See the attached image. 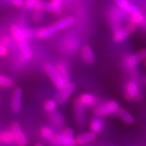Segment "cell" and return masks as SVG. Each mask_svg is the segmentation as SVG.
Wrapping results in <instances>:
<instances>
[{
    "instance_id": "37",
    "label": "cell",
    "mask_w": 146,
    "mask_h": 146,
    "mask_svg": "<svg viewBox=\"0 0 146 146\" xmlns=\"http://www.w3.org/2000/svg\"><path fill=\"white\" fill-rule=\"evenodd\" d=\"M63 0H51V2L52 4L55 5L57 6H61V3Z\"/></svg>"
},
{
    "instance_id": "2",
    "label": "cell",
    "mask_w": 146,
    "mask_h": 146,
    "mask_svg": "<svg viewBox=\"0 0 146 146\" xmlns=\"http://www.w3.org/2000/svg\"><path fill=\"white\" fill-rule=\"evenodd\" d=\"M43 68H44L45 72L48 75L49 78L52 80V83L54 84V86L59 90L65 87L66 83L64 81L63 78L60 76V75L59 72H58V70L56 69V68L54 67V66L52 65V64H49V63H46L44 65V67Z\"/></svg>"
},
{
    "instance_id": "36",
    "label": "cell",
    "mask_w": 146,
    "mask_h": 146,
    "mask_svg": "<svg viewBox=\"0 0 146 146\" xmlns=\"http://www.w3.org/2000/svg\"><path fill=\"white\" fill-rule=\"evenodd\" d=\"M11 2H12V4L19 8L25 5V0H11Z\"/></svg>"
},
{
    "instance_id": "11",
    "label": "cell",
    "mask_w": 146,
    "mask_h": 146,
    "mask_svg": "<svg viewBox=\"0 0 146 146\" xmlns=\"http://www.w3.org/2000/svg\"><path fill=\"white\" fill-rule=\"evenodd\" d=\"M96 139H97V133L92 131H89L78 135L75 138V141L78 145H84L94 142Z\"/></svg>"
},
{
    "instance_id": "32",
    "label": "cell",
    "mask_w": 146,
    "mask_h": 146,
    "mask_svg": "<svg viewBox=\"0 0 146 146\" xmlns=\"http://www.w3.org/2000/svg\"><path fill=\"white\" fill-rule=\"evenodd\" d=\"M24 29V33H25V40H31L33 36H35V35H36V32H34V31H32L31 29Z\"/></svg>"
},
{
    "instance_id": "21",
    "label": "cell",
    "mask_w": 146,
    "mask_h": 146,
    "mask_svg": "<svg viewBox=\"0 0 146 146\" xmlns=\"http://www.w3.org/2000/svg\"><path fill=\"white\" fill-rule=\"evenodd\" d=\"M103 127H104V122L101 117H98V116L93 118L90 123V128L91 131L96 133L101 132L103 129Z\"/></svg>"
},
{
    "instance_id": "34",
    "label": "cell",
    "mask_w": 146,
    "mask_h": 146,
    "mask_svg": "<svg viewBox=\"0 0 146 146\" xmlns=\"http://www.w3.org/2000/svg\"><path fill=\"white\" fill-rule=\"evenodd\" d=\"M62 134L64 135V136H66V137H74V131L72 128L70 127H66V128L64 129L62 131Z\"/></svg>"
},
{
    "instance_id": "38",
    "label": "cell",
    "mask_w": 146,
    "mask_h": 146,
    "mask_svg": "<svg viewBox=\"0 0 146 146\" xmlns=\"http://www.w3.org/2000/svg\"><path fill=\"white\" fill-rule=\"evenodd\" d=\"M35 146H43V145H42V142H36Z\"/></svg>"
},
{
    "instance_id": "17",
    "label": "cell",
    "mask_w": 146,
    "mask_h": 146,
    "mask_svg": "<svg viewBox=\"0 0 146 146\" xmlns=\"http://www.w3.org/2000/svg\"><path fill=\"white\" fill-rule=\"evenodd\" d=\"M10 31H11V34L12 35V37H13L17 42L25 40L24 29H21L19 26H18V25H11Z\"/></svg>"
},
{
    "instance_id": "6",
    "label": "cell",
    "mask_w": 146,
    "mask_h": 146,
    "mask_svg": "<svg viewBox=\"0 0 146 146\" xmlns=\"http://www.w3.org/2000/svg\"><path fill=\"white\" fill-rule=\"evenodd\" d=\"M135 29H136V25L133 24V23H130L125 27H120L116 31H114L113 36V41L115 42H122L131 35V33L135 31Z\"/></svg>"
},
{
    "instance_id": "4",
    "label": "cell",
    "mask_w": 146,
    "mask_h": 146,
    "mask_svg": "<svg viewBox=\"0 0 146 146\" xmlns=\"http://www.w3.org/2000/svg\"><path fill=\"white\" fill-rule=\"evenodd\" d=\"M146 59V48H143L136 54H127L124 58V64L129 69H132L143 60Z\"/></svg>"
},
{
    "instance_id": "24",
    "label": "cell",
    "mask_w": 146,
    "mask_h": 146,
    "mask_svg": "<svg viewBox=\"0 0 146 146\" xmlns=\"http://www.w3.org/2000/svg\"><path fill=\"white\" fill-rule=\"evenodd\" d=\"M56 69L58 70V72H59V74L60 75L63 79L64 80L66 84L69 83V73H68V69L67 66L65 65L64 64H59L55 66Z\"/></svg>"
},
{
    "instance_id": "28",
    "label": "cell",
    "mask_w": 146,
    "mask_h": 146,
    "mask_svg": "<svg viewBox=\"0 0 146 146\" xmlns=\"http://www.w3.org/2000/svg\"><path fill=\"white\" fill-rule=\"evenodd\" d=\"M0 141L5 143H11L14 141V137L11 131H5L0 134Z\"/></svg>"
},
{
    "instance_id": "33",
    "label": "cell",
    "mask_w": 146,
    "mask_h": 146,
    "mask_svg": "<svg viewBox=\"0 0 146 146\" xmlns=\"http://www.w3.org/2000/svg\"><path fill=\"white\" fill-rule=\"evenodd\" d=\"M8 54V46L4 44L0 43V57L4 58L6 57Z\"/></svg>"
},
{
    "instance_id": "30",
    "label": "cell",
    "mask_w": 146,
    "mask_h": 146,
    "mask_svg": "<svg viewBox=\"0 0 146 146\" xmlns=\"http://www.w3.org/2000/svg\"><path fill=\"white\" fill-rule=\"evenodd\" d=\"M14 85V81L9 77L0 75V86L5 87H11Z\"/></svg>"
},
{
    "instance_id": "1",
    "label": "cell",
    "mask_w": 146,
    "mask_h": 146,
    "mask_svg": "<svg viewBox=\"0 0 146 146\" xmlns=\"http://www.w3.org/2000/svg\"><path fill=\"white\" fill-rule=\"evenodd\" d=\"M120 108V105L117 102L110 100L98 106L95 110V114L98 117H103L111 114H117Z\"/></svg>"
},
{
    "instance_id": "5",
    "label": "cell",
    "mask_w": 146,
    "mask_h": 146,
    "mask_svg": "<svg viewBox=\"0 0 146 146\" xmlns=\"http://www.w3.org/2000/svg\"><path fill=\"white\" fill-rule=\"evenodd\" d=\"M110 25L114 31L121 27V23L123 19V11L118 6H112L109 11Z\"/></svg>"
},
{
    "instance_id": "26",
    "label": "cell",
    "mask_w": 146,
    "mask_h": 146,
    "mask_svg": "<svg viewBox=\"0 0 146 146\" xmlns=\"http://www.w3.org/2000/svg\"><path fill=\"white\" fill-rule=\"evenodd\" d=\"M58 102L54 99H48L44 102L43 104V108L46 112H48L49 113L55 111L58 108Z\"/></svg>"
},
{
    "instance_id": "9",
    "label": "cell",
    "mask_w": 146,
    "mask_h": 146,
    "mask_svg": "<svg viewBox=\"0 0 146 146\" xmlns=\"http://www.w3.org/2000/svg\"><path fill=\"white\" fill-rule=\"evenodd\" d=\"M75 119L78 126H82L85 122V106L78 99H76L74 104Z\"/></svg>"
},
{
    "instance_id": "13",
    "label": "cell",
    "mask_w": 146,
    "mask_h": 146,
    "mask_svg": "<svg viewBox=\"0 0 146 146\" xmlns=\"http://www.w3.org/2000/svg\"><path fill=\"white\" fill-rule=\"evenodd\" d=\"M113 1L115 2V5L120 9H121L124 12H126L127 14H132L133 13H135V12L139 11L129 0H113Z\"/></svg>"
},
{
    "instance_id": "16",
    "label": "cell",
    "mask_w": 146,
    "mask_h": 146,
    "mask_svg": "<svg viewBox=\"0 0 146 146\" xmlns=\"http://www.w3.org/2000/svg\"><path fill=\"white\" fill-rule=\"evenodd\" d=\"M81 55L86 64H91L95 60V56L92 48L88 45H85L81 48Z\"/></svg>"
},
{
    "instance_id": "3",
    "label": "cell",
    "mask_w": 146,
    "mask_h": 146,
    "mask_svg": "<svg viewBox=\"0 0 146 146\" xmlns=\"http://www.w3.org/2000/svg\"><path fill=\"white\" fill-rule=\"evenodd\" d=\"M124 95L125 99L127 101H132L134 99L139 100L141 98V93L137 81L133 79L129 80L125 84Z\"/></svg>"
},
{
    "instance_id": "19",
    "label": "cell",
    "mask_w": 146,
    "mask_h": 146,
    "mask_svg": "<svg viewBox=\"0 0 146 146\" xmlns=\"http://www.w3.org/2000/svg\"><path fill=\"white\" fill-rule=\"evenodd\" d=\"M74 23H75V18L73 17H71V16H69V17L60 19L59 21L57 22L54 24V25L58 31H60V30H64V29L72 26L74 24Z\"/></svg>"
},
{
    "instance_id": "27",
    "label": "cell",
    "mask_w": 146,
    "mask_h": 146,
    "mask_svg": "<svg viewBox=\"0 0 146 146\" xmlns=\"http://www.w3.org/2000/svg\"><path fill=\"white\" fill-rule=\"evenodd\" d=\"M50 119L58 127H61L64 125V119L61 114L58 112H52L50 113Z\"/></svg>"
},
{
    "instance_id": "29",
    "label": "cell",
    "mask_w": 146,
    "mask_h": 146,
    "mask_svg": "<svg viewBox=\"0 0 146 146\" xmlns=\"http://www.w3.org/2000/svg\"><path fill=\"white\" fill-rule=\"evenodd\" d=\"M45 11L53 14H59L62 12L61 6H57L55 5L52 4V2H46V7H45Z\"/></svg>"
},
{
    "instance_id": "10",
    "label": "cell",
    "mask_w": 146,
    "mask_h": 146,
    "mask_svg": "<svg viewBox=\"0 0 146 146\" xmlns=\"http://www.w3.org/2000/svg\"><path fill=\"white\" fill-rule=\"evenodd\" d=\"M23 102V90L21 88L17 87L14 90L11 98V109L14 113H19L22 109Z\"/></svg>"
},
{
    "instance_id": "31",
    "label": "cell",
    "mask_w": 146,
    "mask_h": 146,
    "mask_svg": "<svg viewBox=\"0 0 146 146\" xmlns=\"http://www.w3.org/2000/svg\"><path fill=\"white\" fill-rule=\"evenodd\" d=\"M42 19V11L34 10L32 14V19L35 23H40Z\"/></svg>"
},
{
    "instance_id": "7",
    "label": "cell",
    "mask_w": 146,
    "mask_h": 146,
    "mask_svg": "<svg viewBox=\"0 0 146 146\" xmlns=\"http://www.w3.org/2000/svg\"><path fill=\"white\" fill-rule=\"evenodd\" d=\"M11 129L14 137V142L18 146H26L28 145L27 137L23 133L20 125L17 122H13L11 126Z\"/></svg>"
},
{
    "instance_id": "23",
    "label": "cell",
    "mask_w": 146,
    "mask_h": 146,
    "mask_svg": "<svg viewBox=\"0 0 146 146\" xmlns=\"http://www.w3.org/2000/svg\"><path fill=\"white\" fill-rule=\"evenodd\" d=\"M40 133L41 137L48 141H53V139L55 136L54 131L48 126H43L41 127Z\"/></svg>"
},
{
    "instance_id": "35",
    "label": "cell",
    "mask_w": 146,
    "mask_h": 146,
    "mask_svg": "<svg viewBox=\"0 0 146 146\" xmlns=\"http://www.w3.org/2000/svg\"><path fill=\"white\" fill-rule=\"evenodd\" d=\"M11 37L8 36H4L0 40V43L5 45L7 46H9L11 44Z\"/></svg>"
},
{
    "instance_id": "15",
    "label": "cell",
    "mask_w": 146,
    "mask_h": 146,
    "mask_svg": "<svg viewBox=\"0 0 146 146\" xmlns=\"http://www.w3.org/2000/svg\"><path fill=\"white\" fill-rule=\"evenodd\" d=\"M58 31V30L54 24V25H49V26H47V27L39 29L38 31H36V36L40 39H46L55 35L56 32Z\"/></svg>"
},
{
    "instance_id": "25",
    "label": "cell",
    "mask_w": 146,
    "mask_h": 146,
    "mask_svg": "<svg viewBox=\"0 0 146 146\" xmlns=\"http://www.w3.org/2000/svg\"><path fill=\"white\" fill-rule=\"evenodd\" d=\"M145 19V18L144 15L141 13L140 11H138L131 14V17H130L131 23H133L136 25L144 23Z\"/></svg>"
},
{
    "instance_id": "22",
    "label": "cell",
    "mask_w": 146,
    "mask_h": 146,
    "mask_svg": "<svg viewBox=\"0 0 146 146\" xmlns=\"http://www.w3.org/2000/svg\"><path fill=\"white\" fill-rule=\"evenodd\" d=\"M117 115H119L122 121H125V123L127 124V125H132V124L134 123L135 120L133 116L129 112H127L126 110L120 108V110L118 111Z\"/></svg>"
},
{
    "instance_id": "20",
    "label": "cell",
    "mask_w": 146,
    "mask_h": 146,
    "mask_svg": "<svg viewBox=\"0 0 146 146\" xmlns=\"http://www.w3.org/2000/svg\"><path fill=\"white\" fill-rule=\"evenodd\" d=\"M25 5L27 8L33 10L45 11L46 2H43L42 0H25Z\"/></svg>"
},
{
    "instance_id": "39",
    "label": "cell",
    "mask_w": 146,
    "mask_h": 146,
    "mask_svg": "<svg viewBox=\"0 0 146 146\" xmlns=\"http://www.w3.org/2000/svg\"><path fill=\"white\" fill-rule=\"evenodd\" d=\"M145 66H146V60H145Z\"/></svg>"
},
{
    "instance_id": "12",
    "label": "cell",
    "mask_w": 146,
    "mask_h": 146,
    "mask_svg": "<svg viewBox=\"0 0 146 146\" xmlns=\"http://www.w3.org/2000/svg\"><path fill=\"white\" fill-rule=\"evenodd\" d=\"M17 44L22 53V58H20V60L22 62H25L31 59L33 56V52L27 41H21L17 42Z\"/></svg>"
},
{
    "instance_id": "14",
    "label": "cell",
    "mask_w": 146,
    "mask_h": 146,
    "mask_svg": "<svg viewBox=\"0 0 146 146\" xmlns=\"http://www.w3.org/2000/svg\"><path fill=\"white\" fill-rule=\"evenodd\" d=\"M54 143L62 146H76L77 143L74 137H69L61 134H55L53 141Z\"/></svg>"
},
{
    "instance_id": "8",
    "label": "cell",
    "mask_w": 146,
    "mask_h": 146,
    "mask_svg": "<svg viewBox=\"0 0 146 146\" xmlns=\"http://www.w3.org/2000/svg\"><path fill=\"white\" fill-rule=\"evenodd\" d=\"M75 90V86L74 84L68 83L66 84L65 87L61 90H60V92L56 97V101L59 104H64L67 102L68 99L70 98V96L72 95L73 92Z\"/></svg>"
},
{
    "instance_id": "18",
    "label": "cell",
    "mask_w": 146,
    "mask_h": 146,
    "mask_svg": "<svg viewBox=\"0 0 146 146\" xmlns=\"http://www.w3.org/2000/svg\"><path fill=\"white\" fill-rule=\"evenodd\" d=\"M80 102L82 103L85 107H90L93 106L96 104L97 102V98L94 95L91 93H83L81 96H79L78 98Z\"/></svg>"
}]
</instances>
